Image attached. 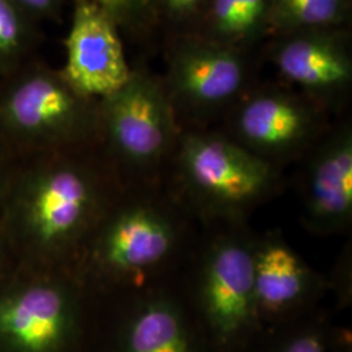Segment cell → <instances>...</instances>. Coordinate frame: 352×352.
Segmentation results:
<instances>
[{
	"mask_svg": "<svg viewBox=\"0 0 352 352\" xmlns=\"http://www.w3.org/2000/svg\"><path fill=\"white\" fill-rule=\"evenodd\" d=\"M100 132L98 101L78 94L39 58L0 77V141L23 151H62Z\"/></svg>",
	"mask_w": 352,
	"mask_h": 352,
	"instance_id": "1",
	"label": "cell"
},
{
	"mask_svg": "<svg viewBox=\"0 0 352 352\" xmlns=\"http://www.w3.org/2000/svg\"><path fill=\"white\" fill-rule=\"evenodd\" d=\"M199 325L213 352H245L263 330L254 294V244L218 240L202 266Z\"/></svg>",
	"mask_w": 352,
	"mask_h": 352,
	"instance_id": "2",
	"label": "cell"
},
{
	"mask_svg": "<svg viewBox=\"0 0 352 352\" xmlns=\"http://www.w3.org/2000/svg\"><path fill=\"white\" fill-rule=\"evenodd\" d=\"M180 168L189 193L208 210L241 213L274 189L269 161L231 140L188 133L182 142Z\"/></svg>",
	"mask_w": 352,
	"mask_h": 352,
	"instance_id": "3",
	"label": "cell"
},
{
	"mask_svg": "<svg viewBox=\"0 0 352 352\" xmlns=\"http://www.w3.org/2000/svg\"><path fill=\"white\" fill-rule=\"evenodd\" d=\"M100 132L126 164L149 167L160 162L175 135L170 97L155 78L132 71L126 84L98 101Z\"/></svg>",
	"mask_w": 352,
	"mask_h": 352,
	"instance_id": "4",
	"label": "cell"
},
{
	"mask_svg": "<svg viewBox=\"0 0 352 352\" xmlns=\"http://www.w3.org/2000/svg\"><path fill=\"white\" fill-rule=\"evenodd\" d=\"M30 174L24 197V222L41 247L55 248L76 238L85 227L96 204L93 179L88 170L60 151Z\"/></svg>",
	"mask_w": 352,
	"mask_h": 352,
	"instance_id": "5",
	"label": "cell"
},
{
	"mask_svg": "<svg viewBox=\"0 0 352 352\" xmlns=\"http://www.w3.org/2000/svg\"><path fill=\"white\" fill-rule=\"evenodd\" d=\"M72 23L65 38L67 82L87 98L101 101L122 88L132 75L120 29L100 7L75 0Z\"/></svg>",
	"mask_w": 352,
	"mask_h": 352,
	"instance_id": "6",
	"label": "cell"
},
{
	"mask_svg": "<svg viewBox=\"0 0 352 352\" xmlns=\"http://www.w3.org/2000/svg\"><path fill=\"white\" fill-rule=\"evenodd\" d=\"M76 330L74 302L52 283L0 298V342L13 352H60Z\"/></svg>",
	"mask_w": 352,
	"mask_h": 352,
	"instance_id": "7",
	"label": "cell"
},
{
	"mask_svg": "<svg viewBox=\"0 0 352 352\" xmlns=\"http://www.w3.org/2000/svg\"><path fill=\"white\" fill-rule=\"evenodd\" d=\"M245 64L238 52L218 42H187L176 49L166 91L171 103L206 111L223 106L245 82Z\"/></svg>",
	"mask_w": 352,
	"mask_h": 352,
	"instance_id": "8",
	"label": "cell"
},
{
	"mask_svg": "<svg viewBox=\"0 0 352 352\" xmlns=\"http://www.w3.org/2000/svg\"><path fill=\"white\" fill-rule=\"evenodd\" d=\"M305 222L316 232H338L352 217V132L336 131L316 151L304 184Z\"/></svg>",
	"mask_w": 352,
	"mask_h": 352,
	"instance_id": "9",
	"label": "cell"
},
{
	"mask_svg": "<svg viewBox=\"0 0 352 352\" xmlns=\"http://www.w3.org/2000/svg\"><path fill=\"white\" fill-rule=\"evenodd\" d=\"M317 128L312 107L285 93H260L239 109L235 132L240 145L267 161L302 148Z\"/></svg>",
	"mask_w": 352,
	"mask_h": 352,
	"instance_id": "10",
	"label": "cell"
},
{
	"mask_svg": "<svg viewBox=\"0 0 352 352\" xmlns=\"http://www.w3.org/2000/svg\"><path fill=\"white\" fill-rule=\"evenodd\" d=\"M176 228L168 215L151 205H135L118 214L101 241V260L122 276H139L171 254Z\"/></svg>",
	"mask_w": 352,
	"mask_h": 352,
	"instance_id": "11",
	"label": "cell"
},
{
	"mask_svg": "<svg viewBox=\"0 0 352 352\" xmlns=\"http://www.w3.org/2000/svg\"><path fill=\"white\" fill-rule=\"evenodd\" d=\"M316 286L315 273L286 241L270 236L254 244V294L263 329L295 315Z\"/></svg>",
	"mask_w": 352,
	"mask_h": 352,
	"instance_id": "12",
	"label": "cell"
},
{
	"mask_svg": "<svg viewBox=\"0 0 352 352\" xmlns=\"http://www.w3.org/2000/svg\"><path fill=\"white\" fill-rule=\"evenodd\" d=\"M276 63L286 78L315 96L338 93L351 82L347 49L325 29L292 34L278 47Z\"/></svg>",
	"mask_w": 352,
	"mask_h": 352,
	"instance_id": "13",
	"label": "cell"
},
{
	"mask_svg": "<svg viewBox=\"0 0 352 352\" xmlns=\"http://www.w3.org/2000/svg\"><path fill=\"white\" fill-rule=\"evenodd\" d=\"M116 352H213L183 307L162 295L146 298L126 317Z\"/></svg>",
	"mask_w": 352,
	"mask_h": 352,
	"instance_id": "14",
	"label": "cell"
},
{
	"mask_svg": "<svg viewBox=\"0 0 352 352\" xmlns=\"http://www.w3.org/2000/svg\"><path fill=\"white\" fill-rule=\"evenodd\" d=\"M41 24L8 0H0V77L36 59L43 34Z\"/></svg>",
	"mask_w": 352,
	"mask_h": 352,
	"instance_id": "15",
	"label": "cell"
},
{
	"mask_svg": "<svg viewBox=\"0 0 352 352\" xmlns=\"http://www.w3.org/2000/svg\"><path fill=\"white\" fill-rule=\"evenodd\" d=\"M269 21V0H212L209 23L218 43L243 42Z\"/></svg>",
	"mask_w": 352,
	"mask_h": 352,
	"instance_id": "16",
	"label": "cell"
},
{
	"mask_svg": "<svg viewBox=\"0 0 352 352\" xmlns=\"http://www.w3.org/2000/svg\"><path fill=\"white\" fill-rule=\"evenodd\" d=\"M344 13V0H269V21L295 33L338 25Z\"/></svg>",
	"mask_w": 352,
	"mask_h": 352,
	"instance_id": "17",
	"label": "cell"
},
{
	"mask_svg": "<svg viewBox=\"0 0 352 352\" xmlns=\"http://www.w3.org/2000/svg\"><path fill=\"white\" fill-rule=\"evenodd\" d=\"M333 334L321 321L296 325L278 334L263 352H330Z\"/></svg>",
	"mask_w": 352,
	"mask_h": 352,
	"instance_id": "18",
	"label": "cell"
},
{
	"mask_svg": "<svg viewBox=\"0 0 352 352\" xmlns=\"http://www.w3.org/2000/svg\"><path fill=\"white\" fill-rule=\"evenodd\" d=\"M75 1V0H74ZM107 13L119 29L140 33L155 13V0H87Z\"/></svg>",
	"mask_w": 352,
	"mask_h": 352,
	"instance_id": "19",
	"label": "cell"
},
{
	"mask_svg": "<svg viewBox=\"0 0 352 352\" xmlns=\"http://www.w3.org/2000/svg\"><path fill=\"white\" fill-rule=\"evenodd\" d=\"M38 24L55 21L63 12L67 0H8Z\"/></svg>",
	"mask_w": 352,
	"mask_h": 352,
	"instance_id": "20",
	"label": "cell"
},
{
	"mask_svg": "<svg viewBox=\"0 0 352 352\" xmlns=\"http://www.w3.org/2000/svg\"><path fill=\"white\" fill-rule=\"evenodd\" d=\"M166 13L175 20H183L197 12L206 0H161Z\"/></svg>",
	"mask_w": 352,
	"mask_h": 352,
	"instance_id": "21",
	"label": "cell"
},
{
	"mask_svg": "<svg viewBox=\"0 0 352 352\" xmlns=\"http://www.w3.org/2000/svg\"><path fill=\"white\" fill-rule=\"evenodd\" d=\"M6 149H7V146L0 141V168H1V166H3V160H4Z\"/></svg>",
	"mask_w": 352,
	"mask_h": 352,
	"instance_id": "22",
	"label": "cell"
}]
</instances>
